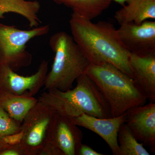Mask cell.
I'll use <instances>...</instances> for the list:
<instances>
[{
	"mask_svg": "<svg viewBox=\"0 0 155 155\" xmlns=\"http://www.w3.org/2000/svg\"><path fill=\"white\" fill-rule=\"evenodd\" d=\"M83 136L71 118L56 113L46 140L52 143L62 155H78Z\"/></svg>",
	"mask_w": 155,
	"mask_h": 155,
	"instance_id": "cell-9",
	"label": "cell"
},
{
	"mask_svg": "<svg viewBox=\"0 0 155 155\" xmlns=\"http://www.w3.org/2000/svg\"><path fill=\"white\" fill-rule=\"evenodd\" d=\"M2 137L6 144L9 146L19 145L23 137V134L20 130L17 133Z\"/></svg>",
	"mask_w": 155,
	"mask_h": 155,
	"instance_id": "cell-19",
	"label": "cell"
},
{
	"mask_svg": "<svg viewBox=\"0 0 155 155\" xmlns=\"http://www.w3.org/2000/svg\"><path fill=\"white\" fill-rule=\"evenodd\" d=\"M129 61L137 86L150 102H155V54H130Z\"/></svg>",
	"mask_w": 155,
	"mask_h": 155,
	"instance_id": "cell-12",
	"label": "cell"
},
{
	"mask_svg": "<svg viewBox=\"0 0 155 155\" xmlns=\"http://www.w3.org/2000/svg\"><path fill=\"white\" fill-rule=\"evenodd\" d=\"M40 8L36 0H0V19L5 18L7 13H15L26 19L31 28H35L41 23L38 16Z\"/></svg>",
	"mask_w": 155,
	"mask_h": 155,
	"instance_id": "cell-14",
	"label": "cell"
},
{
	"mask_svg": "<svg viewBox=\"0 0 155 155\" xmlns=\"http://www.w3.org/2000/svg\"><path fill=\"white\" fill-rule=\"evenodd\" d=\"M56 4L72 9V12L77 13L90 20L100 16L109 8L112 0H52Z\"/></svg>",
	"mask_w": 155,
	"mask_h": 155,
	"instance_id": "cell-16",
	"label": "cell"
},
{
	"mask_svg": "<svg viewBox=\"0 0 155 155\" xmlns=\"http://www.w3.org/2000/svg\"><path fill=\"white\" fill-rule=\"evenodd\" d=\"M50 29V25H46L21 30L0 22V65L15 72L29 66L32 57L26 50V44L35 38L46 35Z\"/></svg>",
	"mask_w": 155,
	"mask_h": 155,
	"instance_id": "cell-5",
	"label": "cell"
},
{
	"mask_svg": "<svg viewBox=\"0 0 155 155\" xmlns=\"http://www.w3.org/2000/svg\"><path fill=\"white\" fill-rule=\"evenodd\" d=\"M9 146L8 145L6 144L5 141L3 140L2 137H0V153L2 152L3 150L5 149L6 148Z\"/></svg>",
	"mask_w": 155,
	"mask_h": 155,
	"instance_id": "cell-22",
	"label": "cell"
},
{
	"mask_svg": "<svg viewBox=\"0 0 155 155\" xmlns=\"http://www.w3.org/2000/svg\"><path fill=\"white\" fill-rule=\"evenodd\" d=\"M21 123L13 119L0 106V137L17 133L21 130Z\"/></svg>",
	"mask_w": 155,
	"mask_h": 155,
	"instance_id": "cell-18",
	"label": "cell"
},
{
	"mask_svg": "<svg viewBox=\"0 0 155 155\" xmlns=\"http://www.w3.org/2000/svg\"><path fill=\"white\" fill-rule=\"evenodd\" d=\"M0 155H23L19 145L9 146L3 150Z\"/></svg>",
	"mask_w": 155,
	"mask_h": 155,
	"instance_id": "cell-20",
	"label": "cell"
},
{
	"mask_svg": "<svg viewBox=\"0 0 155 155\" xmlns=\"http://www.w3.org/2000/svg\"><path fill=\"white\" fill-rule=\"evenodd\" d=\"M119 40L130 54L147 55L155 54V21L140 24L127 22L117 29Z\"/></svg>",
	"mask_w": 155,
	"mask_h": 155,
	"instance_id": "cell-8",
	"label": "cell"
},
{
	"mask_svg": "<svg viewBox=\"0 0 155 155\" xmlns=\"http://www.w3.org/2000/svg\"><path fill=\"white\" fill-rule=\"evenodd\" d=\"M126 112L118 116L108 118H97L82 114L71 118L78 126L91 130L106 142L114 155H120L117 137L120 126L126 122Z\"/></svg>",
	"mask_w": 155,
	"mask_h": 155,
	"instance_id": "cell-11",
	"label": "cell"
},
{
	"mask_svg": "<svg viewBox=\"0 0 155 155\" xmlns=\"http://www.w3.org/2000/svg\"><path fill=\"white\" fill-rule=\"evenodd\" d=\"M56 112L38 101L21 123L23 137L19 145L23 155H38L49 133Z\"/></svg>",
	"mask_w": 155,
	"mask_h": 155,
	"instance_id": "cell-6",
	"label": "cell"
},
{
	"mask_svg": "<svg viewBox=\"0 0 155 155\" xmlns=\"http://www.w3.org/2000/svg\"><path fill=\"white\" fill-rule=\"evenodd\" d=\"M49 42L54 58L46 78L44 90L66 91L73 88L74 81L85 73L90 62L72 36L65 31L54 34Z\"/></svg>",
	"mask_w": 155,
	"mask_h": 155,
	"instance_id": "cell-4",
	"label": "cell"
},
{
	"mask_svg": "<svg viewBox=\"0 0 155 155\" xmlns=\"http://www.w3.org/2000/svg\"><path fill=\"white\" fill-rule=\"evenodd\" d=\"M76 81L75 87L66 91H45L39 97L38 101L56 113L70 118L82 114L97 118L112 117L109 104L88 75L84 73Z\"/></svg>",
	"mask_w": 155,
	"mask_h": 155,
	"instance_id": "cell-2",
	"label": "cell"
},
{
	"mask_svg": "<svg viewBox=\"0 0 155 155\" xmlns=\"http://www.w3.org/2000/svg\"><path fill=\"white\" fill-rule=\"evenodd\" d=\"M126 123L138 140L155 153V102L136 106L126 112Z\"/></svg>",
	"mask_w": 155,
	"mask_h": 155,
	"instance_id": "cell-10",
	"label": "cell"
},
{
	"mask_svg": "<svg viewBox=\"0 0 155 155\" xmlns=\"http://www.w3.org/2000/svg\"><path fill=\"white\" fill-rule=\"evenodd\" d=\"M48 63L43 60L35 73L24 76L11 68L0 65V93L34 97L44 86L48 72Z\"/></svg>",
	"mask_w": 155,
	"mask_h": 155,
	"instance_id": "cell-7",
	"label": "cell"
},
{
	"mask_svg": "<svg viewBox=\"0 0 155 155\" xmlns=\"http://www.w3.org/2000/svg\"><path fill=\"white\" fill-rule=\"evenodd\" d=\"M119 25L134 22L140 24L148 19H155V0H131L115 13Z\"/></svg>",
	"mask_w": 155,
	"mask_h": 155,
	"instance_id": "cell-13",
	"label": "cell"
},
{
	"mask_svg": "<svg viewBox=\"0 0 155 155\" xmlns=\"http://www.w3.org/2000/svg\"><path fill=\"white\" fill-rule=\"evenodd\" d=\"M69 22L72 38L91 64H112L133 78L130 53L120 41L113 24L106 21L93 23L75 12Z\"/></svg>",
	"mask_w": 155,
	"mask_h": 155,
	"instance_id": "cell-1",
	"label": "cell"
},
{
	"mask_svg": "<svg viewBox=\"0 0 155 155\" xmlns=\"http://www.w3.org/2000/svg\"><path fill=\"white\" fill-rule=\"evenodd\" d=\"M85 74L95 84L109 104L112 117L143 105L147 98L133 78L112 64H90Z\"/></svg>",
	"mask_w": 155,
	"mask_h": 155,
	"instance_id": "cell-3",
	"label": "cell"
},
{
	"mask_svg": "<svg viewBox=\"0 0 155 155\" xmlns=\"http://www.w3.org/2000/svg\"><path fill=\"white\" fill-rule=\"evenodd\" d=\"M104 154L98 152L87 145L82 144L81 146L78 155H104Z\"/></svg>",
	"mask_w": 155,
	"mask_h": 155,
	"instance_id": "cell-21",
	"label": "cell"
},
{
	"mask_svg": "<svg viewBox=\"0 0 155 155\" xmlns=\"http://www.w3.org/2000/svg\"><path fill=\"white\" fill-rule=\"evenodd\" d=\"M38 101V99L34 97L0 93V106L13 119L20 123Z\"/></svg>",
	"mask_w": 155,
	"mask_h": 155,
	"instance_id": "cell-15",
	"label": "cell"
},
{
	"mask_svg": "<svg viewBox=\"0 0 155 155\" xmlns=\"http://www.w3.org/2000/svg\"><path fill=\"white\" fill-rule=\"evenodd\" d=\"M120 155H150L144 144L140 143L126 123L119 128L117 137Z\"/></svg>",
	"mask_w": 155,
	"mask_h": 155,
	"instance_id": "cell-17",
	"label": "cell"
},
{
	"mask_svg": "<svg viewBox=\"0 0 155 155\" xmlns=\"http://www.w3.org/2000/svg\"><path fill=\"white\" fill-rule=\"evenodd\" d=\"M112 1H114L123 7L130 2L131 0H112Z\"/></svg>",
	"mask_w": 155,
	"mask_h": 155,
	"instance_id": "cell-23",
	"label": "cell"
}]
</instances>
